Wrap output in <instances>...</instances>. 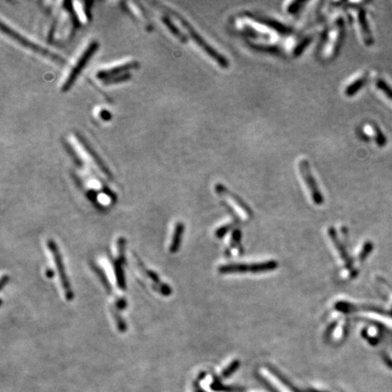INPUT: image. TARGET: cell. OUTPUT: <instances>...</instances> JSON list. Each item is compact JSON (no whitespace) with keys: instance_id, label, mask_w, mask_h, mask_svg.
<instances>
[{"instance_id":"cell-1","label":"cell","mask_w":392,"mask_h":392,"mask_svg":"<svg viewBox=\"0 0 392 392\" xmlns=\"http://www.w3.org/2000/svg\"><path fill=\"white\" fill-rule=\"evenodd\" d=\"M157 5L161 7L162 10H165L166 12L168 11L170 14H172L174 17H175V18L178 20L180 23H181V25L184 27V29H186V31L189 33L190 38L193 39L194 42L197 44L199 47L203 49V51L207 54L210 58L213 59V61H215V62H216L221 68H223V69H227V68H229L230 63H229L227 58H225V57H223L222 54H220L218 51H216L215 49H213L212 46H210V45H209V44L207 43V42H206V41H205V40L195 31V30H194V28L191 26V24H190L189 22H187L186 20H184L183 17H181L177 12H175L174 10H170L169 8L164 7V6H162L161 4H157Z\"/></svg>"},{"instance_id":"cell-2","label":"cell","mask_w":392,"mask_h":392,"mask_svg":"<svg viewBox=\"0 0 392 392\" xmlns=\"http://www.w3.org/2000/svg\"><path fill=\"white\" fill-rule=\"evenodd\" d=\"M1 30L3 33H5L6 35H8L10 38L12 39H14L15 41H17L18 43H20L21 46H23L27 49H31L32 51H34L36 53L40 54L41 56L44 57H47L49 59L56 61L58 63L64 64L66 61L64 60L63 58L59 57L57 54L53 53L51 51H49V49H45L43 47L39 46L38 44L34 43L32 41H30L28 39H26L24 36L19 34L17 31H15L13 29H11L10 27H9L8 25H6L4 22H1Z\"/></svg>"},{"instance_id":"cell-3","label":"cell","mask_w":392,"mask_h":392,"mask_svg":"<svg viewBox=\"0 0 392 392\" xmlns=\"http://www.w3.org/2000/svg\"><path fill=\"white\" fill-rule=\"evenodd\" d=\"M98 48H99L98 42L92 41L91 43L89 44V46L87 47V49H85V51L83 52L81 57L79 58L78 62L76 63L75 67L71 70V72L68 75V78L64 83L62 88H61L62 92H67L71 88L74 83L76 82L78 76L81 74L83 69L86 67V65L89 62L90 58H92L93 55L97 52Z\"/></svg>"},{"instance_id":"cell-4","label":"cell","mask_w":392,"mask_h":392,"mask_svg":"<svg viewBox=\"0 0 392 392\" xmlns=\"http://www.w3.org/2000/svg\"><path fill=\"white\" fill-rule=\"evenodd\" d=\"M278 266V263L274 261L252 263V264H227L220 267L219 271L221 273H246V272H265L275 270Z\"/></svg>"},{"instance_id":"cell-5","label":"cell","mask_w":392,"mask_h":392,"mask_svg":"<svg viewBox=\"0 0 392 392\" xmlns=\"http://www.w3.org/2000/svg\"><path fill=\"white\" fill-rule=\"evenodd\" d=\"M215 192L219 195L223 196V198L227 201V203L231 204L232 208L236 210V212L241 214L243 220L246 221L248 219H251L252 216V210L238 195L229 191L226 186L222 184H217L215 185Z\"/></svg>"},{"instance_id":"cell-6","label":"cell","mask_w":392,"mask_h":392,"mask_svg":"<svg viewBox=\"0 0 392 392\" xmlns=\"http://www.w3.org/2000/svg\"><path fill=\"white\" fill-rule=\"evenodd\" d=\"M299 169H300V175H301L302 179L304 180V183L308 187V190L311 195V199L313 200L315 204H317V205L322 204L324 199L319 191L314 176L311 174L310 164H309L308 160L302 159L300 161V164H299Z\"/></svg>"},{"instance_id":"cell-7","label":"cell","mask_w":392,"mask_h":392,"mask_svg":"<svg viewBox=\"0 0 392 392\" xmlns=\"http://www.w3.org/2000/svg\"><path fill=\"white\" fill-rule=\"evenodd\" d=\"M49 249L53 252L55 262H56V265L58 267V271H59V273H60L61 282H62V285H63L65 292H66V296H67V298H68V300H72L74 294H73V291L71 290V288H70V284H69V281H68L67 274H66V272H65L63 262H62V258L60 256L59 251H58V248H57L56 243H55L52 240H49Z\"/></svg>"},{"instance_id":"cell-8","label":"cell","mask_w":392,"mask_h":392,"mask_svg":"<svg viewBox=\"0 0 392 392\" xmlns=\"http://www.w3.org/2000/svg\"><path fill=\"white\" fill-rule=\"evenodd\" d=\"M138 68H139V63L136 61H132V62L124 64V65H120L118 67L109 68V69H106V70H101L97 73V77L103 81H106L108 79L116 78L117 76H120L121 74H124V75L127 74V72L132 69H136Z\"/></svg>"},{"instance_id":"cell-9","label":"cell","mask_w":392,"mask_h":392,"mask_svg":"<svg viewBox=\"0 0 392 392\" xmlns=\"http://www.w3.org/2000/svg\"><path fill=\"white\" fill-rule=\"evenodd\" d=\"M245 16L248 17V18H250L251 20L256 21L257 23H260V24L265 26L267 28H270L272 30H275L279 34L290 35L292 33V29L289 28V27H287L286 25L281 24L277 20H271V19H268V18L251 14V13H246Z\"/></svg>"},{"instance_id":"cell-10","label":"cell","mask_w":392,"mask_h":392,"mask_svg":"<svg viewBox=\"0 0 392 392\" xmlns=\"http://www.w3.org/2000/svg\"><path fill=\"white\" fill-rule=\"evenodd\" d=\"M358 20L359 27H360V29H361L364 42L367 46H371L373 44L372 34H371L370 29H369V27H368V20H367V16H366L365 10H360L358 11Z\"/></svg>"},{"instance_id":"cell-11","label":"cell","mask_w":392,"mask_h":392,"mask_svg":"<svg viewBox=\"0 0 392 392\" xmlns=\"http://www.w3.org/2000/svg\"><path fill=\"white\" fill-rule=\"evenodd\" d=\"M78 139L81 142V144H82L83 147L85 148V150L87 151V153H88V155L92 157L93 161L96 162V164H97V166H98V168L101 170L102 172L106 174L108 178H112L111 172L107 169L106 165L103 163V161L100 159V157L96 154V152L93 150L92 147L88 145L87 142L84 140L83 137H81V136H78Z\"/></svg>"},{"instance_id":"cell-12","label":"cell","mask_w":392,"mask_h":392,"mask_svg":"<svg viewBox=\"0 0 392 392\" xmlns=\"http://www.w3.org/2000/svg\"><path fill=\"white\" fill-rule=\"evenodd\" d=\"M367 79H368V76L365 75V76H362L361 78H358L357 80H355L354 82L351 83L349 86L346 87V89H345L346 97H351L355 96L365 86V84L367 83Z\"/></svg>"},{"instance_id":"cell-13","label":"cell","mask_w":392,"mask_h":392,"mask_svg":"<svg viewBox=\"0 0 392 392\" xmlns=\"http://www.w3.org/2000/svg\"><path fill=\"white\" fill-rule=\"evenodd\" d=\"M183 232H184V224L183 223H178L176 230H175V234H174L175 236L174 237V241H173V243L171 245L172 252H176L178 250L180 242H181V238L183 236Z\"/></svg>"},{"instance_id":"cell-14","label":"cell","mask_w":392,"mask_h":392,"mask_svg":"<svg viewBox=\"0 0 392 392\" xmlns=\"http://www.w3.org/2000/svg\"><path fill=\"white\" fill-rule=\"evenodd\" d=\"M163 21H164V23L167 26V28L170 29V31H171L177 39H179L180 41H183V42H186V41H187V39L185 38V36L180 31L179 29H177V28L172 23V21H171L167 17H166V18H164V19H163Z\"/></svg>"},{"instance_id":"cell-15","label":"cell","mask_w":392,"mask_h":392,"mask_svg":"<svg viewBox=\"0 0 392 392\" xmlns=\"http://www.w3.org/2000/svg\"><path fill=\"white\" fill-rule=\"evenodd\" d=\"M312 39H313V37L309 36V37L305 38L301 42L298 44V45L296 46L294 50H293V55H294V57H300V55L303 53V51H304L305 49L308 48V46L310 45Z\"/></svg>"},{"instance_id":"cell-16","label":"cell","mask_w":392,"mask_h":392,"mask_svg":"<svg viewBox=\"0 0 392 392\" xmlns=\"http://www.w3.org/2000/svg\"><path fill=\"white\" fill-rule=\"evenodd\" d=\"M376 87L378 88L384 95L392 101V88L382 79H377L376 81Z\"/></svg>"},{"instance_id":"cell-17","label":"cell","mask_w":392,"mask_h":392,"mask_svg":"<svg viewBox=\"0 0 392 392\" xmlns=\"http://www.w3.org/2000/svg\"><path fill=\"white\" fill-rule=\"evenodd\" d=\"M373 131L375 133V141H376V143L378 145V146L382 147V146L386 145V143H387L386 136L383 135L382 132L380 131V129L377 126H373Z\"/></svg>"},{"instance_id":"cell-18","label":"cell","mask_w":392,"mask_h":392,"mask_svg":"<svg viewBox=\"0 0 392 392\" xmlns=\"http://www.w3.org/2000/svg\"><path fill=\"white\" fill-rule=\"evenodd\" d=\"M306 2L304 1H294L292 3H290L289 7H288V12L290 14H296L297 12L300 11V9L302 8V6L305 5Z\"/></svg>"},{"instance_id":"cell-19","label":"cell","mask_w":392,"mask_h":392,"mask_svg":"<svg viewBox=\"0 0 392 392\" xmlns=\"http://www.w3.org/2000/svg\"><path fill=\"white\" fill-rule=\"evenodd\" d=\"M239 367V362L238 361H233L231 363L227 368L224 369V371L223 372V377H229L230 375H232V373L234 372Z\"/></svg>"},{"instance_id":"cell-20","label":"cell","mask_w":392,"mask_h":392,"mask_svg":"<svg viewBox=\"0 0 392 392\" xmlns=\"http://www.w3.org/2000/svg\"><path fill=\"white\" fill-rule=\"evenodd\" d=\"M130 78L131 76L129 74H125L123 76H117L116 78L108 79V80H106L104 82L106 83V84H116V83L120 82V81H126V80L129 79Z\"/></svg>"}]
</instances>
